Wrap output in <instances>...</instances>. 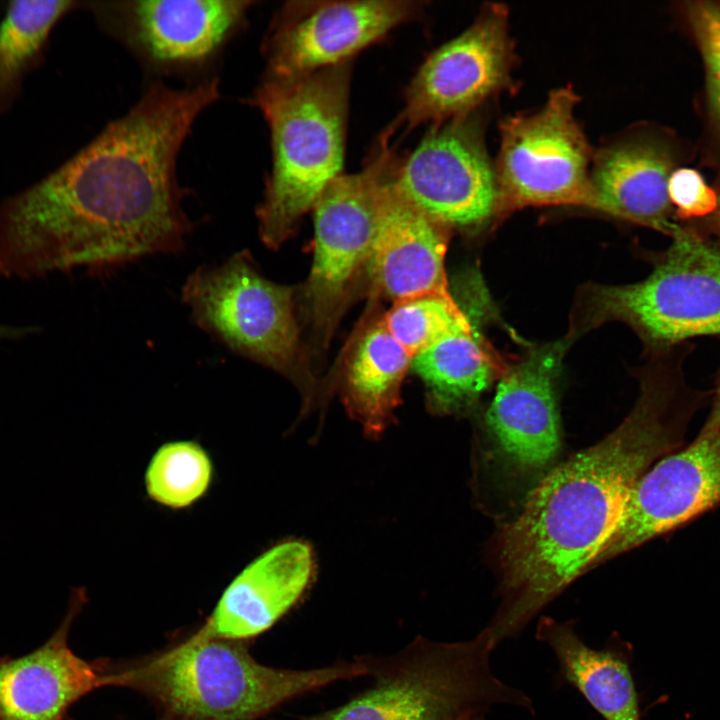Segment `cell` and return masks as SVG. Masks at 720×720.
<instances>
[{
  "instance_id": "cell-1",
  "label": "cell",
  "mask_w": 720,
  "mask_h": 720,
  "mask_svg": "<svg viewBox=\"0 0 720 720\" xmlns=\"http://www.w3.org/2000/svg\"><path fill=\"white\" fill-rule=\"evenodd\" d=\"M219 98L218 79L150 86L49 175L0 203V278L102 272L183 250L191 222L177 181L181 147Z\"/></svg>"
},
{
  "instance_id": "cell-2",
  "label": "cell",
  "mask_w": 720,
  "mask_h": 720,
  "mask_svg": "<svg viewBox=\"0 0 720 720\" xmlns=\"http://www.w3.org/2000/svg\"><path fill=\"white\" fill-rule=\"evenodd\" d=\"M687 354L658 356L640 377L630 413L609 435L551 470L498 540L501 602L485 627L496 645L518 637L593 564L631 490L659 459L684 446L710 392L691 386Z\"/></svg>"
},
{
  "instance_id": "cell-3",
  "label": "cell",
  "mask_w": 720,
  "mask_h": 720,
  "mask_svg": "<svg viewBox=\"0 0 720 720\" xmlns=\"http://www.w3.org/2000/svg\"><path fill=\"white\" fill-rule=\"evenodd\" d=\"M100 666L105 687L142 694L157 720H257L297 696L369 675L363 658L308 670L266 666L252 657L247 641L213 637L202 628L152 655Z\"/></svg>"
},
{
  "instance_id": "cell-4",
  "label": "cell",
  "mask_w": 720,
  "mask_h": 720,
  "mask_svg": "<svg viewBox=\"0 0 720 720\" xmlns=\"http://www.w3.org/2000/svg\"><path fill=\"white\" fill-rule=\"evenodd\" d=\"M352 60L295 79L264 76L251 97L271 139V170L256 215L261 241L279 248L342 174Z\"/></svg>"
},
{
  "instance_id": "cell-5",
  "label": "cell",
  "mask_w": 720,
  "mask_h": 720,
  "mask_svg": "<svg viewBox=\"0 0 720 720\" xmlns=\"http://www.w3.org/2000/svg\"><path fill=\"white\" fill-rule=\"evenodd\" d=\"M495 648L484 628L469 640L421 638L391 658H365L373 686L312 720H473L496 705L534 713L527 694L494 674Z\"/></svg>"
},
{
  "instance_id": "cell-6",
  "label": "cell",
  "mask_w": 720,
  "mask_h": 720,
  "mask_svg": "<svg viewBox=\"0 0 720 720\" xmlns=\"http://www.w3.org/2000/svg\"><path fill=\"white\" fill-rule=\"evenodd\" d=\"M643 280L595 289L593 320L632 326L656 354L697 337L720 338V248L687 225Z\"/></svg>"
},
{
  "instance_id": "cell-7",
  "label": "cell",
  "mask_w": 720,
  "mask_h": 720,
  "mask_svg": "<svg viewBox=\"0 0 720 720\" xmlns=\"http://www.w3.org/2000/svg\"><path fill=\"white\" fill-rule=\"evenodd\" d=\"M293 289L264 277L246 251L201 265L185 280L182 302L193 322L241 356L296 374L299 334Z\"/></svg>"
},
{
  "instance_id": "cell-8",
  "label": "cell",
  "mask_w": 720,
  "mask_h": 720,
  "mask_svg": "<svg viewBox=\"0 0 720 720\" xmlns=\"http://www.w3.org/2000/svg\"><path fill=\"white\" fill-rule=\"evenodd\" d=\"M577 96L554 90L536 113L505 119L495 168L498 208L576 205L596 209L591 149L574 117Z\"/></svg>"
},
{
  "instance_id": "cell-9",
  "label": "cell",
  "mask_w": 720,
  "mask_h": 720,
  "mask_svg": "<svg viewBox=\"0 0 720 720\" xmlns=\"http://www.w3.org/2000/svg\"><path fill=\"white\" fill-rule=\"evenodd\" d=\"M393 149L379 136L364 168L341 174L324 190L314 211V256L305 287L313 332L325 347L352 287L366 266L376 232L379 186Z\"/></svg>"
},
{
  "instance_id": "cell-10",
  "label": "cell",
  "mask_w": 720,
  "mask_h": 720,
  "mask_svg": "<svg viewBox=\"0 0 720 720\" xmlns=\"http://www.w3.org/2000/svg\"><path fill=\"white\" fill-rule=\"evenodd\" d=\"M422 11L410 0L287 2L263 42L265 76L295 79L352 60Z\"/></svg>"
},
{
  "instance_id": "cell-11",
  "label": "cell",
  "mask_w": 720,
  "mask_h": 720,
  "mask_svg": "<svg viewBox=\"0 0 720 720\" xmlns=\"http://www.w3.org/2000/svg\"><path fill=\"white\" fill-rule=\"evenodd\" d=\"M507 11L484 8L473 24L434 50L405 92L404 107L383 131L393 137L421 124L442 123L470 114L510 80L513 48Z\"/></svg>"
},
{
  "instance_id": "cell-12",
  "label": "cell",
  "mask_w": 720,
  "mask_h": 720,
  "mask_svg": "<svg viewBox=\"0 0 720 720\" xmlns=\"http://www.w3.org/2000/svg\"><path fill=\"white\" fill-rule=\"evenodd\" d=\"M394 179L417 208L446 227H474L498 208L495 169L470 115L434 124L418 146L398 158Z\"/></svg>"
},
{
  "instance_id": "cell-13",
  "label": "cell",
  "mask_w": 720,
  "mask_h": 720,
  "mask_svg": "<svg viewBox=\"0 0 720 720\" xmlns=\"http://www.w3.org/2000/svg\"><path fill=\"white\" fill-rule=\"evenodd\" d=\"M247 0H128L91 2L98 21L144 64L160 72L212 62L239 31Z\"/></svg>"
},
{
  "instance_id": "cell-14",
  "label": "cell",
  "mask_w": 720,
  "mask_h": 720,
  "mask_svg": "<svg viewBox=\"0 0 720 720\" xmlns=\"http://www.w3.org/2000/svg\"><path fill=\"white\" fill-rule=\"evenodd\" d=\"M718 506L720 431L697 435L640 477L593 566L682 528Z\"/></svg>"
},
{
  "instance_id": "cell-15",
  "label": "cell",
  "mask_w": 720,
  "mask_h": 720,
  "mask_svg": "<svg viewBox=\"0 0 720 720\" xmlns=\"http://www.w3.org/2000/svg\"><path fill=\"white\" fill-rule=\"evenodd\" d=\"M391 152L379 186L376 232L367 263L374 289L394 303L427 295L453 298L444 259L447 228L398 189Z\"/></svg>"
},
{
  "instance_id": "cell-16",
  "label": "cell",
  "mask_w": 720,
  "mask_h": 720,
  "mask_svg": "<svg viewBox=\"0 0 720 720\" xmlns=\"http://www.w3.org/2000/svg\"><path fill=\"white\" fill-rule=\"evenodd\" d=\"M566 343L543 346L505 369L486 422L504 457L533 472L551 464L561 447L555 379Z\"/></svg>"
},
{
  "instance_id": "cell-17",
  "label": "cell",
  "mask_w": 720,
  "mask_h": 720,
  "mask_svg": "<svg viewBox=\"0 0 720 720\" xmlns=\"http://www.w3.org/2000/svg\"><path fill=\"white\" fill-rule=\"evenodd\" d=\"M85 601V591L74 590L65 618L41 647L0 658V720H63L75 702L105 687L99 661L80 658L68 644Z\"/></svg>"
},
{
  "instance_id": "cell-18",
  "label": "cell",
  "mask_w": 720,
  "mask_h": 720,
  "mask_svg": "<svg viewBox=\"0 0 720 720\" xmlns=\"http://www.w3.org/2000/svg\"><path fill=\"white\" fill-rule=\"evenodd\" d=\"M313 574L314 557L307 543H278L230 582L201 628L213 637L247 641L268 630L296 604Z\"/></svg>"
},
{
  "instance_id": "cell-19",
  "label": "cell",
  "mask_w": 720,
  "mask_h": 720,
  "mask_svg": "<svg viewBox=\"0 0 720 720\" xmlns=\"http://www.w3.org/2000/svg\"><path fill=\"white\" fill-rule=\"evenodd\" d=\"M674 170L673 156L656 141L632 139L606 147L590 172L596 209L671 236L677 226L668 196Z\"/></svg>"
},
{
  "instance_id": "cell-20",
  "label": "cell",
  "mask_w": 720,
  "mask_h": 720,
  "mask_svg": "<svg viewBox=\"0 0 720 720\" xmlns=\"http://www.w3.org/2000/svg\"><path fill=\"white\" fill-rule=\"evenodd\" d=\"M535 636L554 653L558 682L575 688L604 720H642L633 648L618 632L594 648L579 637L574 621L542 617Z\"/></svg>"
},
{
  "instance_id": "cell-21",
  "label": "cell",
  "mask_w": 720,
  "mask_h": 720,
  "mask_svg": "<svg viewBox=\"0 0 720 720\" xmlns=\"http://www.w3.org/2000/svg\"><path fill=\"white\" fill-rule=\"evenodd\" d=\"M411 357L391 336L382 319L367 325L354 340L343 376V395L350 414L376 437L390 423L400 402Z\"/></svg>"
},
{
  "instance_id": "cell-22",
  "label": "cell",
  "mask_w": 720,
  "mask_h": 720,
  "mask_svg": "<svg viewBox=\"0 0 720 720\" xmlns=\"http://www.w3.org/2000/svg\"><path fill=\"white\" fill-rule=\"evenodd\" d=\"M410 367L423 380L431 407L441 413L471 406L502 371L474 327L412 357Z\"/></svg>"
},
{
  "instance_id": "cell-23",
  "label": "cell",
  "mask_w": 720,
  "mask_h": 720,
  "mask_svg": "<svg viewBox=\"0 0 720 720\" xmlns=\"http://www.w3.org/2000/svg\"><path fill=\"white\" fill-rule=\"evenodd\" d=\"M79 2L12 1L0 22V114L16 101L26 75L40 63L57 23Z\"/></svg>"
},
{
  "instance_id": "cell-24",
  "label": "cell",
  "mask_w": 720,
  "mask_h": 720,
  "mask_svg": "<svg viewBox=\"0 0 720 720\" xmlns=\"http://www.w3.org/2000/svg\"><path fill=\"white\" fill-rule=\"evenodd\" d=\"M212 477V462L202 446L194 441H172L153 454L144 484L154 502L171 509H183L207 493Z\"/></svg>"
},
{
  "instance_id": "cell-25",
  "label": "cell",
  "mask_w": 720,
  "mask_h": 720,
  "mask_svg": "<svg viewBox=\"0 0 720 720\" xmlns=\"http://www.w3.org/2000/svg\"><path fill=\"white\" fill-rule=\"evenodd\" d=\"M383 322L411 358L447 337L473 328L454 298L437 295L395 302Z\"/></svg>"
},
{
  "instance_id": "cell-26",
  "label": "cell",
  "mask_w": 720,
  "mask_h": 720,
  "mask_svg": "<svg viewBox=\"0 0 720 720\" xmlns=\"http://www.w3.org/2000/svg\"><path fill=\"white\" fill-rule=\"evenodd\" d=\"M687 13L704 61L709 114L720 134V4L693 2Z\"/></svg>"
},
{
  "instance_id": "cell-27",
  "label": "cell",
  "mask_w": 720,
  "mask_h": 720,
  "mask_svg": "<svg viewBox=\"0 0 720 720\" xmlns=\"http://www.w3.org/2000/svg\"><path fill=\"white\" fill-rule=\"evenodd\" d=\"M668 196L676 217L686 224L709 217L718 205L717 191L692 168H678L672 172Z\"/></svg>"
},
{
  "instance_id": "cell-28",
  "label": "cell",
  "mask_w": 720,
  "mask_h": 720,
  "mask_svg": "<svg viewBox=\"0 0 720 720\" xmlns=\"http://www.w3.org/2000/svg\"><path fill=\"white\" fill-rule=\"evenodd\" d=\"M710 409L698 435L720 431V367L715 375L714 387L710 391Z\"/></svg>"
},
{
  "instance_id": "cell-29",
  "label": "cell",
  "mask_w": 720,
  "mask_h": 720,
  "mask_svg": "<svg viewBox=\"0 0 720 720\" xmlns=\"http://www.w3.org/2000/svg\"><path fill=\"white\" fill-rule=\"evenodd\" d=\"M718 195V205L715 210V212L710 215L709 217L693 222L684 224L692 229H694L697 233L702 235L707 240L714 243L716 246L720 248V188L717 190Z\"/></svg>"
},
{
  "instance_id": "cell-30",
  "label": "cell",
  "mask_w": 720,
  "mask_h": 720,
  "mask_svg": "<svg viewBox=\"0 0 720 720\" xmlns=\"http://www.w3.org/2000/svg\"><path fill=\"white\" fill-rule=\"evenodd\" d=\"M34 330L33 327H13L0 324V340L19 338Z\"/></svg>"
},
{
  "instance_id": "cell-31",
  "label": "cell",
  "mask_w": 720,
  "mask_h": 720,
  "mask_svg": "<svg viewBox=\"0 0 720 720\" xmlns=\"http://www.w3.org/2000/svg\"><path fill=\"white\" fill-rule=\"evenodd\" d=\"M473 720H485V716H479V717H477V718H475V719H473Z\"/></svg>"
}]
</instances>
